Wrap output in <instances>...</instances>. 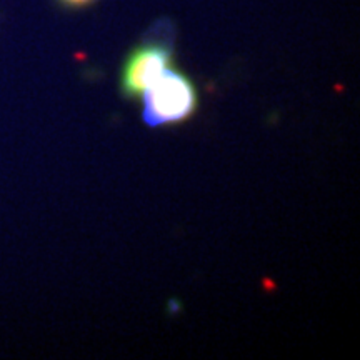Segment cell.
<instances>
[{
	"instance_id": "6da1fadb",
	"label": "cell",
	"mask_w": 360,
	"mask_h": 360,
	"mask_svg": "<svg viewBox=\"0 0 360 360\" xmlns=\"http://www.w3.org/2000/svg\"><path fill=\"white\" fill-rule=\"evenodd\" d=\"M141 97L143 98L142 119L148 127L184 122L197 107L193 84L170 67L143 90Z\"/></svg>"
},
{
	"instance_id": "3957f363",
	"label": "cell",
	"mask_w": 360,
	"mask_h": 360,
	"mask_svg": "<svg viewBox=\"0 0 360 360\" xmlns=\"http://www.w3.org/2000/svg\"><path fill=\"white\" fill-rule=\"evenodd\" d=\"M60 2L70 7H80V6H87V4L92 2V0H60Z\"/></svg>"
},
{
	"instance_id": "7a4b0ae2",
	"label": "cell",
	"mask_w": 360,
	"mask_h": 360,
	"mask_svg": "<svg viewBox=\"0 0 360 360\" xmlns=\"http://www.w3.org/2000/svg\"><path fill=\"white\" fill-rule=\"evenodd\" d=\"M170 65V51L165 45L148 44L129 57L122 74V90L127 97H141L148 85Z\"/></svg>"
}]
</instances>
